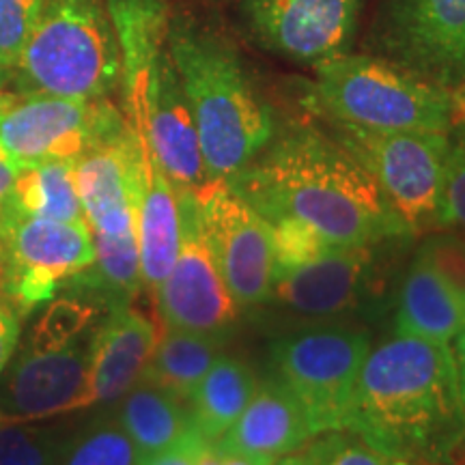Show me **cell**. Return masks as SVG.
<instances>
[{
	"label": "cell",
	"mask_w": 465,
	"mask_h": 465,
	"mask_svg": "<svg viewBox=\"0 0 465 465\" xmlns=\"http://www.w3.org/2000/svg\"><path fill=\"white\" fill-rule=\"evenodd\" d=\"M9 213L33 218L83 223L84 209L75 185V162L52 160L20 164Z\"/></svg>",
	"instance_id": "obj_25"
},
{
	"label": "cell",
	"mask_w": 465,
	"mask_h": 465,
	"mask_svg": "<svg viewBox=\"0 0 465 465\" xmlns=\"http://www.w3.org/2000/svg\"><path fill=\"white\" fill-rule=\"evenodd\" d=\"M3 282H5V257H3V246H0V298H3Z\"/></svg>",
	"instance_id": "obj_41"
},
{
	"label": "cell",
	"mask_w": 465,
	"mask_h": 465,
	"mask_svg": "<svg viewBox=\"0 0 465 465\" xmlns=\"http://www.w3.org/2000/svg\"><path fill=\"white\" fill-rule=\"evenodd\" d=\"M199 207L203 229L226 287L237 306H259L270 300L276 261L267 220L235 192L229 182L209 179L190 192Z\"/></svg>",
	"instance_id": "obj_11"
},
{
	"label": "cell",
	"mask_w": 465,
	"mask_h": 465,
	"mask_svg": "<svg viewBox=\"0 0 465 465\" xmlns=\"http://www.w3.org/2000/svg\"><path fill=\"white\" fill-rule=\"evenodd\" d=\"M330 136L371 174L401 220L418 231L438 224L450 134L373 132L334 124Z\"/></svg>",
	"instance_id": "obj_8"
},
{
	"label": "cell",
	"mask_w": 465,
	"mask_h": 465,
	"mask_svg": "<svg viewBox=\"0 0 465 465\" xmlns=\"http://www.w3.org/2000/svg\"><path fill=\"white\" fill-rule=\"evenodd\" d=\"M127 127L108 100H75L31 93L0 97V144L17 164L80 160Z\"/></svg>",
	"instance_id": "obj_9"
},
{
	"label": "cell",
	"mask_w": 465,
	"mask_h": 465,
	"mask_svg": "<svg viewBox=\"0 0 465 465\" xmlns=\"http://www.w3.org/2000/svg\"><path fill=\"white\" fill-rule=\"evenodd\" d=\"M48 0H0V67L14 72Z\"/></svg>",
	"instance_id": "obj_31"
},
{
	"label": "cell",
	"mask_w": 465,
	"mask_h": 465,
	"mask_svg": "<svg viewBox=\"0 0 465 465\" xmlns=\"http://www.w3.org/2000/svg\"><path fill=\"white\" fill-rule=\"evenodd\" d=\"M14 72L26 95L108 100L124 65L106 0H48Z\"/></svg>",
	"instance_id": "obj_6"
},
{
	"label": "cell",
	"mask_w": 465,
	"mask_h": 465,
	"mask_svg": "<svg viewBox=\"0 0 465 465\" xmlns=\"http://www.w3.org/2000/svg\"><path fill=\"white\" fill-rule=\"evenodd\" d=\"M17 339H20V319L17 311L7 300L0 298V373H5L14 358Z\"/></svg>",
	"instance_id": "obj_36"
},
{
	"label": "cell",
	"mask_w": 465,
	"mask_h": 465,
	"mask_svg": "<svg viewBox=\"0 0 465 465\" xmlns=\"http://www.w3.org/2000/svg\"><path fill=\"white\" fill-rule=\"evenodd\" d=\"M267 224H270L272 242H274L276 274L291 270V267L308 263V261L322 257L323 252L334 248L317 231L308 229V226L295 223V220H274V223Z\"/></svg>",
	"instance_id": "obj_32"
},
{
	"label": "cell",
	"mask_w": 465,
	"mask_h": 465,
	"mask_svg": "<svg viewBox=\"0 0 465 465\" xmlns=\"http://www.w3.org/2000/svg\"><path fill=\"white\" fill-rule=\"evenodd\" d=\"M263 216L317 231L341 248H375L410 235L371 174L330 134L291 127L229 182Z\"/></svg>",
	"instance_id": "obj_1"
},
{
	"label": "cell",
	"mask_w": 465,
	"mask_h": 465,
	"mask_svg": "<svg viewBox=\"0 0 465 465\" xmlns=\"http://www.w3.org/2000/svg\"><path fill=\"white\" fill-rule=\"evenodd\" d=\"M132 125V124H130ZM136 138L134 158V226L141 254L143 284L155 291L168 276L182 242L179 194L160 166L141 127L132 125Z\"/></svg>",
	"instance_id": "obj_16"
},
{
	"label": "cell",
	"mask_w": 465,
	"mask_h": 465,
	"mask_svg": "<svg viewBox=\"0 0 465 465\" xmlns=\"http://www.w3.org/2000/svg\"><path fill=\"white\" fill-rule=\"evenodd\" d=\"M224 336L166 328L158 334L143 381L153 383L188 403L212 364L223 356Z\"/></svg>",
	"instance_id": "obj_22"
},
{
	"label": "cell",
	"mask_w": 465,
	"mask_h": 465,
	"mask_svg": "<svg viewBox=\"0 0 465 465\" xmlns=\"http://www.w3.org/2000/svg\"><path fill=\"white\" fill-rule=\"evenodd\" d=\"M168 48L188 97L209 179L231 182L276 134L270 108L223 35L190 17L171 15Z\"/></svg>",
	"instance_id": "obj_4"
},
{
	"label": "cell",
	"mask_w": 465,
	"mask_h": 465,
	"mask_svg": "<svg viewBox=\"0 0 465 465\" xmlns=\"http://www.w3.org/2000/svg\"><path fill=\"white\" fill-rule=\"evenodd\" d=\"M457 465H463V461H461V463H457Z\"/></svg>",
	"instance_id": "obj_45"
},
{
	"label": "cell",
	"mask_w": 465,
	"mask_h": 465,
	"mask_svg": "<svg viewBox=\"0 0 465 465\" xmlns=\"http://www.w3.org/2000/svg\"><path fill=\"white\" fill-rule=\"evenodd\" d=\"M209 440L196 431V427L192 424L188 431L183 433L182 440L174 441L173 446H168L166 450L158 452V455L149 457L143 465H196L199 463L201 452L205 450Z\"/></svg>",
	"instance_id": "obj_35"
},
{
	"label": "cell",
	"mask_w": 465,
	"mask_h": 465,
	"mask_svg": "<svg viewBox=\"0 0 465 465\" xmlns=\"http://www.w3.org/2000/svg\"><path fill=\"white\" fill-rule=\"evenodd\" d=\"M438 224L465 232V124H459L450 132V151L449 162H446V183Z\"/></svg>",
	"instance_id": "obj_33"
},
{
	"label": "cell",
	"mask_w": 465,
	"mask_h": 465,
	"mask_svg": "<svg viewBox=\"0 0 465 465\" xmlns=\"http://www.w3.org/2000/svg\"><path fill=\"white\" fill-rule=\"evenodd\" d=\"M134 158L136 138L127 127L75 160V185L93 235L121 237L134 226Z\"/></svg>",
	"instance_id": "obj_18"
},
{
	"label": "cell",
	"mask_w": 465,
	"mask_h": 465,
	"mask_svg": "<svg viewBox=\"0 0 465 465\" xmlns=\"http://www.w3.org/2000/svg\"><path fill=\"white\" fill-rule=\"evenodd\" d=\"M58 465H143L119 422H97L63 444Z\"/></svg>",
	"instance_id": "obj_27"
},
{
	"label": "cell",
	"mask_w": 465,
	"mask_h": 465,
	"mask_svg": "<svg viewBox=\"0 0 465 465\" xmlns=\"http://www.w3.org/2000/svg\"><path fill=\"white\" fill-rule=\"evenodd\" d=\"M158 330L130 304L110 308V315L93 332L91 341V394L93 403L124 399L143 380L153 353Z\"/></svg>",
	"instance_id": "obj_19"
},
{
	"label": "cell",
	"mask_w": 465,
	"mask_h": 465,
	"mask_svg": "<svg viewBox=\"0 0 465 465\" xmlns=\"http://www.w3.org/2000/svg\"><path fill=\"white\" fill-rule=\"evenodd\" d=\"M124 65L125 116L141 127L177 192L209 182L199 134L168 48L166 0H106Z\"/></svg>",
	"instance_id": "obj_3"
},
{
	"label": "cell",
	"mask_w": 465,
	"mask_h": 465,
	"mask_svg": "<svg viewBox=\"0 0 465 465\" xmlns=\"http://www.w3.org/2000/svg\"><path fill=\"white\" fill-rule=\"evenodd\" d=\"M463 465H465V457H463Z\"/></svg>",
	"instance_id": "obj_46"
},
{
	"label": "cell",
	"mask_w": 465,
	"mask_h": 465,
	"mask_svg": "<svg viewBox=\"0 0 465 465\" xmlns=\"http://www.w3.org/2000/svg\"><path fill=\"white\" fill-rule=\"evenodd\" d=\"M223 465H274V459L252 457V455H237V452H224V463Z\"/></svg>",
	"instance_id": "obj_39"
},
{
	"label": "cell",
	"mask_w": 465,
	"mask_h": 465,
	"mask_svg": "<svg viewBox=\"0 0 465 465\" xmlns=\"http://www.w3.org/2000/svg\"><path fill=\"white\" fill-rule=\"evenodd\" d=\"M371 270L373 248L334 246L322 257L276 274L267 302L306 319L342 315L362 298Z\"/></svg>",
	"instance_id": "obj_17"
},
{
	"label": "cell",
	"mask_w": 465,
	"mask_h": 465,
	"mask_svg": "<svg viewBox=\"0 0 465 465\" xmlns=\"http://www.w3.org/2000/svg\"><path fill=\"white\" fill-rule=\"evenodd\" d=\"M371 336L349 325H312L281 336L270 349L274 381L304 407L315 433L345 429Z\"/></svg>",
	"instance_id": "obj_7"
},
{
	"label": "cell",
	"mask_w": 465,
	"mask_h": 465,
	"mask_svg": "<svg viewBox=\"0 0 465 465\" xmlns=\"http://www.w3.org/2000/svg\"><path fill=\"white\" fill-rule=\"evenodd\" d=\"M259 381L242 360L223 353L188 401L192 424L203 438L216 441L235 424L252 399Z\"/></svg>",
	"instance_id": "obj_23"
},
{
	"label": "cell",
	"mask_w": 465,
	"mask_h": 465,
	"mask_svg": "<svg viewBox=\"0 0 465 465\" xmlns=\"http://www.w3.org/2000/svg\"><path fill=\"white\" fill-rule=\"evenodd\" d=\"M93 243L95 261L75 278L83 287L104 295L110 302V308L130 304L143 287L136 232L121 237L93 235Z\"/></svg>",
	"instance_id": "obj_26"
},
{
	"label": "cell",
	"mask_w": 465,
	"mask_h": 465,
	"mask_svg": "<svg viewBox=\"0 0 465 465\" xmlns=\"http://www.w3.org/2000/svg\"><path fill=\"white\" fill-rule=\"evenodd\" d=\"M274 465H311V459H308L304 449H302L300 452H293V455H284L281 459H276Z\"/></svg>",
	"instance_id": "obj_40"
},
{
	"label": "cell",
	"mask_w": 465,
	"mask_h": 465,
	"mask_svg": "<svg viewBox=\"0 0 465 465\" xmlns=\"http://www.w3.org/2000/svg\"><path fill=\"white\" fill-rule=\"evenodd\" d=\"M315 438V427L304 407L281 383L267 381L263 386L259 383L242 416L213 444L224 452L276 461L284 455L300 452Z\"/></svg>",
	"instance_id": "obj_20"
},
{
	"label": "cell",
	"mask_w": 465,
	"mask_h": 465,
	"mask_svg": "<svg viewBox=\"0 0 465 465\" xmlns=\"http://www.w3.org/2000/svg\"><path fill=\"white\" fill-rule=\"evenodd\" d=\"M7 80H9V72L5 67H0V93H3V86L7 84Z\"/></svg>",
	"instance_id": "obj_43"
},
{
	"label": "cell",
	"mask_w": 465,
	"mask_h": 465,
	"mask_svg": "<svg viewBox=\"0 0 465 465\" xmlns=\"http://www.w3.org/2000/svg\"><path fill=\"white\" fill-rule=\"evenodd\" d=\"M388 61L450 91L465 114V0H391Z\"/></svg>",
	"instance_id": "obj_13"
},
{
	"label": "cell",
	"mask_w": 465,
	"mask_h": 465,
	"mask_svg": "<svg viewBox=\"0 0 465 465\" xmlns=\"http://www.w3.org/2000/svg\"><path fill=\"white\" fill-rule=\"evenodd\" d=\"M63 444L52 429L9 422L0 427V465H58Z\"/></svg>",
	"instance_id": "obj_28"
},
{
	"label": "cell",
	"mask_w": 465,
	"mask_h": 465,
	"mask_svg": "<svg viewBox=\"0 0 465 465\" xmlns=\"http://www.w3.org/2000/svg\"><path fill=\"white\" fill-rule=\"evenodd\" d=\"M5 95V93H0V97H3Z\"/></svg>",
	"instance_id": "obj_44"
},
{
	"label": "cell",
	"mask_w": 465,
	"mask_h": 465,
	"mask_svg": "<svg viewBox=\"0 0 465 465\" xmlns=\"http://www.w3.org/2000/svg\"><path fill=\"white\" fill-rule=\"evenodd\" d=\"M311 465H422L383 455L349 431L322 433L304 446Z\"/></svg>",
	"instance_id": "obj_30"
},
{
	"label": "cell",
	"mask_w": 465,
	"mask_h": 465,
	"mask_svg": "<svg viewBox=\"0 0 465 465\" xmlns=\"http://www.w3.org/2000/svg\"><path fill=\"white\" fill-rule=\"evenodd\" d=\"M342 431L405 461L461 463L465 410L450 345L394 334L371 347Z\"/></svg>",
	"instance_id": "obj_2"
},
{
	"label": "cell",
	"mask_w": 465,
	"mask_h": 465,
	"mask_svg": "<svg viewBox=\"0 0 465 465\" xmlns=\"http://www.w3.org/2000/svg\"><path fill=\"white\" fill-rule=\"evenodd\" d=\"M141 461L166 450L192 427L188 403L149 381H138L124 397L119 420Z\"/></svg>",
	"instance_id": "obj_24"
},
{
	"label": "cell",
	"mask_w": 465,
	"mask_h": 465,
	"mask_svg": "<svg viewBox=\"0 0 465 465\" xmlns=\"http://www.w3.org/2000/svg\"><path fill=\"white\" fill-rule=\"evenodd\" d=\"M465 317V293L418 248L394 312V334L450 345Z\"/></svg>",
	"instance_id": "obj_21"
},
{
	"label": "cell",
	"mask_w": 465,
	"mask_h": 465,
	"mask_svg": "<svg viewBox=\"0 0 465 465\" xmlns=\"http://www.w3.org/2000/svg\"><path fill=\"white\" fill-rule=\"evenodd\" d=\"M0 246L5 257L3 298L20 312L50 302L63 282L83 274L95 261L86 220L61 223L7 213L0 220Z\"/></svg>",
	"instance_id": "obj_10"
},
{
	"label": "cell",
	"mask_w": 465,
	"mask_h": 465,
	"mask_svg": "<svg viewBox=\"0 0 465 465\" xmlns=\"http://www.w3.org/2000/svg\"><path fill=\"white\" fill-rule=\"evenodd\" d=\"M97 308L83 298H56L35 323L28 345H65L91 332Z\"/></svg>",
	"instance_id": "obj_29"
},
{
	"label": "cell",
	"mask_w": 465,
	"mask_h": 465,
	"mask_svg": "<svg viewBox=\"0 0 465 465\" xmlns=\"http://www.w3.org/2000/svg\"><path fill=\"white\" fill-rule=\"evenodd\" d=\"M182 242L168 276L155 289L166 328L224 336L237 319V302L226 287L190 192H177Z\"/></svg>",
	"instance_id": "obj_12"
},
{
	"label": "cell",
	"mask_w": 465,
	"mask_h": 465,
	"mask_svg": "<svg viewBox=\"0 0 465 465\" xmlns=\"http://www.w3.org/2000/svg\"><path fill=\"white\" fill-rule=\"evenodd\" d=\"M91 341L86 334L65 345H26L9 369L0 407L15 422H33L93 405Z\"/></svg>",
	"instance_id": "obj_15"
},
{
	"label": "cell",
	"mask_w": 465,
	"mask_h": 465,
	"mask_svg": "<svg viewBox=\"0 0 465 465\" xmlns=\"http://www.w3.org/2000/svg\"><path fill=\"white\" fill-rule=\"evenodd\" d=\"M17 171H20V164L0 144V220L9 213L11 192H14Z\"/></svg>",
	"instance_id": "obj_37"
},
{
	"label": "cell",
	"mask_w": 465,
	"mask_h": 465,
	"mask_svg": "<svg viewBox=\"0 0 465 465\" xmlns=\"http://www.w3.org/2000/svg\"><path fill=\"white\" fill-rule=\"evenodd\" d=\"M364 0H243V22L261 48L315 67L349 52Z\"/></svg>",
	"instance_id": "obj_14"
},
{
	"label": "cell",
	"mask_w": 465,
	"mask_h": 465,
	"mask_svg": "<svg viewBox=\"0 0 465 465\" xmlns=\"http://www.w3.org/2000/svg\"><path fill=\"white\" fill-rule=\"evenodd\" d=\"M9 422H15V420L3 410V407H0V427H5V424H9Z\"/></svg>",
	"instance_id": "obj_42"
},
{
	"label": "cell",
	"mask_w": 465,
	"mask_h": 465,
	"mask_svg": "<svg viewBox=\"0 0 465 465\" xmlns=\"http://www.w3.org/2000/svg\"><path fill=\"white\" fill-rule=\"evenodd\" d=\"M452 349V360H455V371H457V383H459V394H461V403L465 410V317L461 328L455 339L450 342Z\"/></svg>",
	"instance_id": "obj_38"
},
{
	"label": "cell",
	"mask_w": 465,
	"mask_h": 465,
	"mask_svg": "<svg viewBox=\"0 0 465 465\" xmlns=\"http://www.w3.org/2000/svg\"><path fill=\"white\" fill-rule=\"evenodd\" d=\"M311 102L325 121L373 132L450 134L465 119L450 91L388 58L349 52L317 63Z\"/></svg>",
	"instance_id": "obj_5"
},
{
	"label": "cell",
	"mask_w": 465,
	"mask_h": 465,
	"mask_svg": "<svg viewBox=\"0 0 465 465\" xmlns=\"http://www.w3.org/2000/svg\"><path fill=\"white\" fill-rule=\"evenodd\" d=\"M420 250L465 293V240L457 235H438L424 242Z\"/></svg>",
	"instance_id": "obj_34"
}]
</instances>
